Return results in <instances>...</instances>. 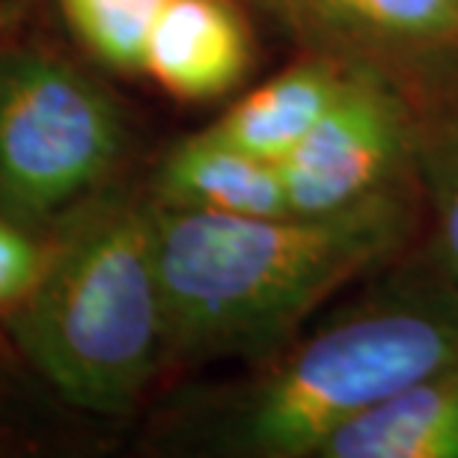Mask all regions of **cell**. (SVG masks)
Instances as JSON below:
<instances>
[{"label": "cell", "instance_id": "9c48e42d", "mask_svg": "<svg viewBox=\"0 0 458 458\" xmlns=\"http://www.w3.org/2000/svg\"><path fill=\"white\" fill-rule=\"evenodd\" d=\"M352 57L318 51L242 96L206 131L238 149L280 164L340 96Z\"/></svg>", "mask_w": 458, "mask_h": 458}, {"label": "cell", "instance_id": "5bb4252c", "mask_svg": "<svg viewBox=\"0 0 458 458\" xmlns=\"http://www.w3.org/2000/svg\"><path fill=\"white\" fill-rule=\"evenodd\" d=\"M242 4L253 9V13L265 15L277 30H286L289 36H298V39L313 36V27H310L298 0H242Z\"/></svg>", "mask_w": 458, "mask_h": 458}, {"label": "cell", "instance_id": "8992f818", "mask_svg": "<svg viewBox=\"0 0 458 458\" xmlns=\"http://www.w3.org/2000/svg\"><path fill=\"white\" fill-rule=\"evenodd\" d=\"M316 39L345 45L390 78L458 75V0H298Z\"/></svg>", "mask_w": 458, "mask_h": 458}, {"label": "cell", "instance_id": "6da1fadb", "mask_svg": "<svg viewBox=\"0 0 458 458\" xmlns=\"http://www.w3.org/2000/svg\"><path fill=\"white\" fill-rule=\"evenodd\" d=\"M417 224L408 182L331 215L244 217L155 203L164 366L268 360L327 301L405 250Z\"/></svg>", "mask_w": 458, "mask_h": 458}, {"label": "cell", "instance_id": "7a4b0ae2", "mask_svg": "<svg viewBox=\"0 0 458 458\" xmlns=\"http://www.w3.org/2000/svg\"><path fill=\"white\" fill-rule=\"evenodd\" d=\"M6 316L18 352L63 399L128 414L164 369L152 199L105 185L60 215L39 280Z\"/></svg>", "mask_w": 458, "mask_h": 458}, {"label": "cell", "instance_id": "5b68a950", "mask_svg": "<svg viewBox=\"0 0 458 458\" xmlns=\"http://www.w3.org/2000/svg\"><path fill=\"white\" fill-rule=\"evenodd\" d=\"M414 143V119L396 81L352 60L327 114L277 164L289 212L331 215L405 185Z\"/></svg>", "mask_w": 458, "mask_h": 458}, {"label": "cell", "instance_id": "7c38bea8", "mask_svg": "<svg viewBox=\"0 0 458 458\" xmlns=\"http://www.w3.org/2000/svg\"><path fill=\"white\" fill-rule=\"evenodd\" d=\"M45 265V244L33 229L0 215V310H13L36 286Z\"/></svg>", "mask_w": 458, "mask_h": 458}, {"label": "cell", "instance_id": "8fae6325", "mask_svg": "<svg viewBox=\"0 0 458 458\" xmlns=\"http://www.w3.org/2000/svg\"><path fill=\"white\" fill-rule=\"evenodd\" d=\"M81 45L123 75H140L152 24L164 0H60Z\"/></svg>", "mask_w": 458, "mask_h": 458}, {"label": "cell", "instance_id": "ba28073f", "mask_svg": "<svg viewBox=\"0 0 458 458\" xmlns=\"http://www.w3.org/2000/svg\"><path fill=\"white\" fill-rule=\"evenodd\" d=\"M152 199L197 212L274 217L292 215L280 167L199 131L173 146L152 182Z\"/></svg>", "mask_w": 458, "mask_h": 458}, {"label": "cell", "instance_id": "4fadbf2b", "mask_svg": "<svg viewBox=\"0 0 458 458\" xmlns=\"http://www.w3.org/2000/svg\"><path fill=\"white\" fill-rule=\"evenodd\" d=\"M432 259L458 283V143L446 155L435 197V256Z\"/></svg>", "mask_w": 458, "mask_h": 458}, {"label": "cell", "instance_id": "30bf717a", "mask_svg": "<svg viewBox=\"0 0 458 458\" xmlns=\"http://www.w3.org/2000/svg\"><path fill=\"white\" fill-rule=\"evenodd\" d=\"M316 458H458V363L348 420Z\"/></svg>", "mask_w": 458, "mask_h": 458}, {"label": "cell", "instance_id": "277c9868", "mask_svg": "<svg viewBox=\"0 0 458 458\" xmlns=\"http://www.w3.org/2000/svg\"><path fill=\"white\" fill-rule=\"evenodd\" d=\"M119 105L66 60L0 54V215L39 229L111 179L125 149Z\"/></svg>", "mask_w": 458, "mask_h": 458}, {"label": "cell", "instance_id": "3957f363", "mask_svg": "<svg viewBox=\"0 0 458 458\" xmlns=\"http://www.w3.org/2000/svg\"><path fill=\"white\" fill-rule=\"evenodd\" d=\"M262 363L226 411L224 446L316 458L348 420L458 363V283L435 259L393 271Z\"/></svg>", "mask_w": 458, "mask_h": 458}, {"label": "cell", "instance_id": "52a82bcc", "mask_svg": "<svg viewBox=\"0 0 458 458\" xmlns=\"http://www.w3.org/2000/svg\"><path fill=\"white\" fill-rule=\"evenodd\" d=\"M242 0H164L143 54V75L182 102H212L253 69V30Z\"/></svg>", "mask_w": 458, "mask_h": 458}]
</instances>
